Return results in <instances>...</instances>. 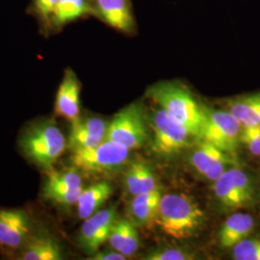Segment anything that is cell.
I'll list each match as a JSON object with an SVG mask.
<instances>
[{"label":"cell","mask_w":260,"mask_h":260,"mask_svg":"<svg viewBox=\"0 0 260 260\" xmlns=\"http://www.w3.org/2000/svg\"><path fill=\"white\" fill-rule=\"evenodd\" d=\"M151 129V150L159 155L176 154L191 147L194 138L185 126L171 117L162 108L149 118Z\"/></svg>","instance_id":"5b68a950"},{"label":"cell","mask_w":260,"mask_h":260,"mask_svg":"<svg viewBox=\"0 0 260 260\" xmlns=\"http://www.w3.org/2000/svg\"><path fill=\"white\" fill-rule=\"evenodd\" d=\"M214 194L222 205L231 209H239L250 205L253 188L250 177L240 169H228L214 181Z\"/></svg>","instance_id":"ba28073f"},{"label":"cell","mask_w":260,"mask_h":260,"mask_svg":"<svg viewBox=\"0 0 260 260\" xmlns=\"http://www.w3.org/2000/svg\"><path fill=\"white\" fill-rule=\"evenodd\" d=\"M129 150L118 143L105 140L92 149L73 151L71 162L77 170L86 173H110L127 162Z\"/></svg>","instance_id":"8992f818"},{"label":"cell","mask_w":260,"mask_h":260,"mask_svg":"<svg viewBox=\"0 0 260 260\" xmlns=\"http://www.w3.org/2000/svg\"><path fill=\"white\" fill-rule=\"evenodd\" d=\"M100 16L112 27L122 32L134 29V19L127 0H96Z\"/></svg>","instance_id":"5bb4252c"},{"label":"cell","mask_w":260,"mask_h":260,"mask_svg":"<svg viewBox=\"0 0 260 260\" xmlns=\"http://www.w3.org/2000/svg\"><path fill=\"white\" fill-rule=\"evenodd\" d=\"M108 123L101 118L78 117L72 121L67 147L73 151L92 149L105 141Z\"/></svg>","instance_id":"7c38bea8"},{"label":"cell","mask_w":260,"mask_h":260,"mask_svg":"<svg viewBox=\"0 0 260 260\" xmlns=\"http://www.w3.org/2000/svg\"><path fill=\"white\" fill-rule=\"evenodd\" d=\"M46 183L43 188V194L53 191L72 190L82 188V179L75 169H68L65 171H55L49 169Z\"/></svg>","instance_id":"44dd1931"},{"label":"cell","mask_w":260,"mask_h":260,"mask_svg":"<svg viewBox=\"0 0 260 260\" xmlns=\"http://www.w3.org/2000/svg\"><path fill=\"white\" fill-rule=\"evenodd\" d=\"M159 203L152 204H129L128 214L130 221L136 225H149L155 223Z\"/></svg>","instance_id":"603a6c76"},{"label":"cell","mask_w":260,"mask_h":260,"mask_svg":"<svg viewBox=\"0 0 260 260\" xmlns=\"http://www.w3.org/2000/svg\"><path fill=\"white\" fill-rule=\"evenodd\" d=\"M233 258L236 260H260V239L245 238L233 247Z\"/></svg>","instance_id":"cb8c5ba5"},{"label":"cell","mask_w":260,"mask_h":260,"mask_svg":"<svg viewBox=\"0 0 260 260\" xmlns=\"http://www.w3.org/2000/svg\"><path fill=\"white\" fill-rule=\"evenodd\" d=\"M81 85L72 69H67L56 95L55 114L73 121L80 114Z\"/></svg>","instance_id":"4fadbf2b"},{"label":"cell","mask_w":260,"mask_h":260,"mask_svg":"<svg viewBox=\"0 0 260 260\" xmlns=\"http://www.w3.org/2000/svg\"><path fill=\"white\" fill-rule=\"evenodd\" d=\"M88 259L91 260H125L126 256L119 251H96L92 257Z\"/></svg>","instance_id":"f1b7e54d"},{"label":"cell","mask_w":260,"mask_h":260,"mask_svg":"<svg viewBox=\"0 0 260 260\" xmlns=\"http://www.w3.org/2000/svg\"><path fill=\"white\" fill-rule=\"evenodd\" d=\"M113 250L125 256L134 254L139 249L140 239L136 224L127 219H116L108 238Z\"/></svg>","instance_id":"9a60e30c"},{"label":"cell","mask_w":260,"mask_h":260,"mask_svg":"<svg viewBox=\"0 0 260 260\" xmlns=\"http://www.w3.org/2000/svg\"><path fill=\"white\" fill-rule=\"evenodd\" d=\"M117 219L114 207L99 210L86 220L81 226L78 242L86 253L93 255L108 241L112 225Z\"/></svg>","instance_id":"30bf717a"},{"label":"cell","mask_w":260,"mask_h":260,"mask_svg":"<svg viewBox=\"0 0 260 260\" xmlns=\"http://www.w3.org/2000/svg\"><path fill=\"white\" fill-rule=\"evenodd\" d=\"M228 110L244 126H260V93L233 99L228 103Z\"/></svg>","instance_id":"ffe728a7"},{"label":"cell","mask_w":260,"mask_h":260,"mask_svg":"<svg viewBox=\"0 0 260 260\" xmlns=\"http://www.w3.org/2000/svg\"><path fill=\"white\" fill-rule=\"evenodd\" d=\"M113 194L112 186L106 182H99L85 189L76 203L77 213L81 220H86L98 212Z\"/></svg>","instance_id":"ac0fdd59"},{"label":"cell","mask_w":260,"mask_h":260,"mask_svg":"<svg viewBox=\"0 0 260 260\" xmlns=\"http://www.w3.org/2000/svg\"><path fill=\"white\" fill-rule=\"evenodd\" d=\"M31 231L28 214L18 209H0V246L10 252L27 242Z\"/></svg>","instance_id":"8fae6325"},{"label":"cell","mask_w":260,"mask_h":260,"mask_svg":"<svg viewBox=\"0 0 260 260\" xmlns=\"http://www.w3.org/2000/svg\"><path fill=\"white\" fill-rule=\"evenodd\" d=\"M93 13L94 11L87 0H59L53 18V23L60 27L84 15Z\"/></svg>","instance_id":"7402d4cb"},{"label":"cell","mask_w":260,"mask_h":260,"mask_svg":"<svg viewBox=\"0 0 260 260\" xmlns=\"http://www.w3.org/2000/svg\"><path fill=\"white\" fill-rule=\"evenodd\" d=\"M205 221L204 210L191 197L177 193L161 197L155 223L168 236L177 240L192 238Z\"/></svg>","instance_id":"6da1fadb"},{"label":"cell","mask_w":260,"mask_h":260,"mask_svg":"<svg viewBox=\"0 0 260 260\" xmlns=\"http://www.w3.org/2000/svg\"><path fill=\"white\" fill-rule=\"evenodd\" d=\"M58 2L59 0H34L35 10L44 20H53Z\"/></svg>","instance_id":"83f0119b"},{"label":"cell","mask_w":260,"mask_h":260,"mask_svg":"<svg viewBox=\"0 0 260 260\" xmlns=\"http://www.w3.org/2000/svg\"><path fill=\"white\" fill-rule=\"evenodd\" d=\"M22 248L20 259H63L61 246L53 237L47 235H39L29 238Z\"/></svg>","instance_id":"d6986e66"},{"label":"cell","mask_w":260,"mask_h":260,"mask_svg":"<svg viewBox=\"0 0 260 260\" xmlns=\"http://www.w3.org/2000/svg\"><path fill=\"white\" fill-rule=\"evenodd\" d=\"M147 139V121L138 103H131L122 108L108 122L105 140L118 143L128 149H138L144 147Z\"/></svg>","instance_id":"277c9868"},{"label":"cell","mask_w":260,"mask_h":260,"mask_svg":"<svg viewBox=\"0 0 260 260\" xmlns=\"http://www.w3.org/2000/svg\"><path fill=\"white\" fill-rule=\"evenodd\" d=\"M204 108L201 138L234 156L240 142L242 124L230 111Z\"/></svg>","instance_id":"52a82bcc"},{"label":"cell","mask_w":260,"mask_h":260,"mask_svg":"<svg viewBox=\"0 0 260 260\" xmlns=\"http://www.w3.org/2000/svg\"><path fill=\"white\" fill-rule=\"evenodd\" d=\"M82 191H83V187L72 189V190L53 191V192L44 193L43 197L45 200L49 201L56 205L70 206V205H76Z\"/></svg>","instance_id":"d4e9b609"},{"label":"cell","mask_w":260,"mask_h":260,"mask_svg":"<svg viewBox=\"0 0 260 260\" xmlns=\"http://www.w3.org/2000/svg\"><path fill=\"white\" fill-rule=\"evenodd\" d=\"M148 94L160 108L182 123L195 139L201 138L204 108L196 102L185 87L172 82H162L152 86Z\"/></svg>","instance_id":"7a4b0ae2"},{"label":"cell","mask_w":260,"mask_h":260,"mask_svg":"<svg viewBox=\"0 0 260 260\" xmlns=\"http://www.w3.org/2000/svg\"><path fill=\"white\" fill-rule=\"evenodd\" d=\"M19 146L29 161L49 170L64 153L67 140L55 121L45 120L29 125L23 131Z\"/></svg>","instance_id":"3957f363"},{"label":"cell","mask_w":260,"mask_h":260,"mask_svg":"<svg viewBox=\"0 0 260 260\" xmlns=\"http://www.w3.org/2000/svg\"><path fill=\"white\" fill-rule=\"evenodd\" d=\"M240 142L252 154L260 156V126L242 125Z\"/></svg>","instance_id":"4316f807"},{"label":"cell","mask_w":260,"mask_h":260,"mask_svg":"<svg viewBox=\"0 0 260 260\" xmlns=\"http://www.w3.org/2000/svg\"><path fill=\"white\" fill-rule=\"evenodd\" d=\"M253 219L251 215L233 214L223 223L219 232V241L223 248H233L237 243L247 238L253 229Z\"/></svg>","instance_id":"e0dca14e"},{"label":"cell","mask_w":260,"mask_h":260,"mask_svg":"<svg viewBox=\"0 0 260 260\" xmlns=\"http://www.w3.org/2000/svg\"><path fill=\"white\" fill-rule=\"evenodd\" d=\"M195 256L189 251L177 248H168L151 251L144 257L146 260H190Z\"/></svg>","instance_id":"484cf974"},{"label":"cell","mask_w":260,"mask_h":260,"mask_svg":"<svg viewBox=\"0 0 260 260\" xmlns=\"http://www.w3.org/2000/svg\"><path fill=\"white\" fill-rule=\"evenodd\" d=\"M196 141V146L189 157L190 163L199 174L215 181L233 164V155L205 140Z\"/></svg>","instance_id":"9c48e42d"},{"label":"cell","mask_w":260,"mask_h":260,"mask_svg":"<svg viewBox=\"0 0 260 260\" xmlns=\"http://www.w3.org/2000/svg\"><path fill=\"white\" fill-rule=\"evenodd\" d=\"M124 185L132 196L158 189L151 168L142 160H135L128 166L124 175Z\"/></svg>","instance_id":"2e32d148"}]
</instances>
